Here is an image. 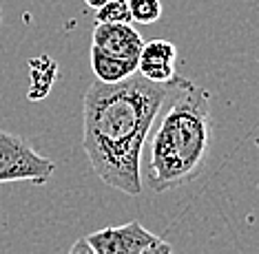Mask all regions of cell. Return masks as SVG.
<instances>
[{
    "instance_id": "obj_1",
    "label": "cell",
    "mask_w": 259,
    "mask_h": 254,
    "mask_svg": "<svg viewBox=\"0 0 259 254\" xmlns=\"http://www.w3.org/2000/svg\"><path fill=\"white\" fill-rule=\"evenodd\" d=\"M188 84L175 73L166 84L131 75L117 84L91 82L82 99V148L100 181L138 197L142 192V148L153 122L178 86Z\"/></svg>"
},
{
    "instance_id": "obj_2",
    "label": "cell",
    "mask_w": 259,
    "mask_h": 254,
    "mask_svg": "<svg viewBox=\"0 0 259 254\" xmlns=\"http://www.w3.org/2000/svg\"><path fill=\"white\" fill-rule=\"evenodd\" d=\"M210 95L188 82L175 88L151 137L144 179L155 194L197 179L210 153Z\"/></svg>"
},
{
    "instance_id": "obj_3",
    "label": "cell",
    "mask_w": 259,
    "mask_h": 254,
    "mask_svg": "<svg viewBox=\"0 0 259 254\" xmlns=\"http://www.w3.org/2000/svg\"><path fill=\"white\" fill-rule=\"evenodd\" d=\"M56 173V164L40 155L20 135L0 131V184L5 181H31L45 184Z\"/></svg>"
},
{
    "instance_id": "obj_4",
    "label": "cell",
    "mask_w": 259,
    "mask_h": 254,
    "mask_svg": "<svg viewBox=\"0 0 259 254\" xmlns=\"http://www.w3.org/2000/svg\"><path fill=\"white\" fill-rule=\"evenodd\" d=\"M84 239L96 254H135L155 243L160 237L149 232L140 221H128L124 226L100 228Z\"/></svg>"
},
{
    "instance_id": "obj_5",
    "label": "cell",
    "mask_w": 259,
    "mask_h": 254,
    "mask_svg": "<svg viewBox=\"0 0 259 254\" xmlns=\"http://www.w3.org/2000/svg\"><path fill=\"white\" fill-rule=\"evenodd\" d=\"M93 46L126 60H138L144 40L131 22H96L93 27Z\"/></svg>"
},
{
    "instance_id": "obj_6",
    "label": "cell",
    "mask_w": 259,
    "mask_h": 254,
    "mask_svg": "<svg viewBox=\"0 0 259 254\" xmlns=\"http://www.w3.org/2000/svg\"><path fill=\"white\" fill-rule=\"evenodd\" d=\"M175 58L178 49L168 40H151L142 46L138 58V73L142 78L166 84L175 78Z\"/></svg>"
},
{
    "instance_id": "obj_7",
    "label": "cell",
    "mask_w": 259,
    "mask_h": 254,
    "mask_svg": "<svg viewBox=\"0 0 259 254\" xmlns=\"http://www.w3.org/2000/svg\"><path fill=\"white\" fill-rule=\"evenodd\" d=\"M91 69L96 80L104 82V84H117V82H124L138 73V60L111 56L91 44Z\"/></svg>"
},
{
    "instance_id": "obj_8",
    "label": "cell",
    "mask_w": 259,
    "mask_h": 254,
    "mask_svg": "<svg viewBox=\"0 0 259 254\" xmlns=\"http://www.w3.org/2000/svg\"><path fill=\"white\" fill-rule=\"evenodd\" d=\"M29 67H31V91L27 93L29 99H42L47 93L51 91V82L56 80L58 75V64L47 56L33 58L29 60Z\"/></svg>"
},
{
    "instance_id": "obj_9",
    "label": "cell",
    "mask_w": 259,
    "mask_h": 254,
    "mask_svg": "<svg viewBox=\"0 0 259 254\" xmlns=\"http://www.w3.org/2000/svg\"><path fill=\"white\" fill-rule=\"evenodd\" d=\"M131 18L138 25H153L162 16V0H126Z\"/></svg>"
},
{
    "instance_id": "obj_10",
    "label": "cell",
    "mask_w": 259,
    "mask_h": 254,
    "mask_svg": "<svg viewBox=\"0 0 259 254\" xmlns=\"http://www.w3.org/2000/svg\"><path fill=\"white\" fill-rule=\"evenodd\" d=\"M96 22H133L126 0H109L96 9Z\"/></svg>"
},
{
    "instance_id": "obj_11",
    "label": "cell",
    "mask_w": 259,
    "mask_h": 254,
    "mask_svg": "<svg viewBox=\"0 0 259 254\" xmlns=\"http://www.w3.org/2000/svg\"><path fill=\"white\" fill-rule=\"evenodd\" d=\"M135 254H173V245L166 243V241H162V239H157L155 243L146 245L144 250H140V252H135Z\"/></svg>"
},
{
    "instance_id": "obj_12",
    "label": "cell",
    "mask_w": 259,
    "mask_h": 254,
    "mask_svg": "<svg viewBox=\"0 0 259 254\" xmlns=\"http://www.w3.org/2000/svg\"><path fill=\"white\" fill-rule=\"evenodd\" d=\"M69 254H96V252H93V247L87 243V239H78V241H75V243L71 245Z\"/></svg>"
},
{
    "instance_id": "obj_13",
    "label": "cell",
    "mask_w": 259,
    "mask_h": 254,
    "mask_svg": "<svg viewBox=\"0 0 259 254\" xmlns=\"http://www.w3.org/2000/svg\"><path fill=\"white\" fill-rule=\"evenodd\" d=\"M87 3V7H91V9H100L104 3H109V0H84Z\"/></svg>"
},
{
    "instance_id": "obj_14",
    "label": "cell",
    "mask_w": 259,
    "mask_h": 254,
    "mask_svg": "<svg viewBox=\"0 0 259 254\" xmlns=\"http://www.w3.org/2000/svg\"><path fill=\"white\" fill-rule=\"evenodd\" d=\"M0 18H3V14H0Z\"/></svg>"
}]
</instances>
